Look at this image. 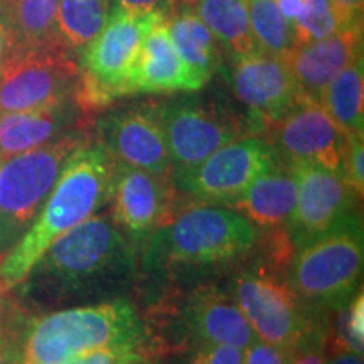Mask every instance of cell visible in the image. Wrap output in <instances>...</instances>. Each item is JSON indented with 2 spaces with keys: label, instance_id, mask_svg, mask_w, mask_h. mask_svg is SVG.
<instances>
[{
  "label": "cell",
  "instance_id": "obj_1",
  "mask_svg": "<svg viewBox=\"0 0 364 364\" xmlns=\"http://www.w3.org/2000/svg\"><path fill=\"white\" fill-rule=\"evenodd\" d=\"M139 272V250L100 211L54 240L12 292L31 314L88 306L125 299Z\"/></svg>",
  "mask_w": 364,
  "mask_h": 364
},
{
  "label": "cell",
  "instance_id": "obj_2",
  "mask_svg": "<svg viewBox=\"0 0 364 364\" xmlns=\"http://www.w3.org/2000/svg\"><path fill=\"white\" fill-rule=\"evenodd\" d=\"M115 161L98 140L86 139L70 154L43 209L19 243L0 260V282L16 289L54 240L108 206Z\"/></svg>",
  "mask_w": 364,
  "mask_h": 364
},
{
  "label": "cell",
  "instance_id": "obj_3",
  "mask_svg": "<svg viewBox=\"0 0 364 364\" xmlns=\"http://www.w3.org/2000/svg\"><path fill=\"white\" fill-rule=\"evenodd\" d=\"M257 241V226L233 208L194 201L142 241L139 267L166 275L223 267L252 253Z\"/></svg>",
  "mask_w": 364,
  "mask_h": 364
},
{
  "label": "cell",
  "instance_id": "obj_4",
  "mask_svg": "<svg viewBox=\"0 0 364 364\" xmlns=\"http://www.w3.org/2000/svg\"><path fill=\"white\" fill-rule=\"evenodd\" d=\"M113 348L136 349L154 358L147 324L127 299L31 316L22 364H66Z\"/></svg>",
  "mask_w": 364,
  "mask_h": 364
},
{
  "label": "cell",
  "instance_id": "obj_5",
  "mask_svg": "<svg viewBox=\"0 0 364 364\" xmlns=\"http://www.w3.org/2000/svg\"><path fill=\"white\" fill-rule=\"evenodd\" d=\"M364 248L359 218L299 245L287 280L309 311L321 316L343 306L358 292Z\"/></svg>",
  "mask_w": 364,
  "mask_h": 364
},
{
  "label": "cell",
  "instance_id": "obj_6",
  "mask_svg": "<svg viewBox=\"0 0 364 364\" xmlns=\"http://www.w3.org/2000/svg\"><path fill=\"white\" fill-rule=\"evenodd\" d=\"M161 12L135 14L112 9L100 34L78 54L80 85L76 102L86 115L118 98L132 97V80L140 46Z\"/></svg>",
  "mask_w": 364,
  "mask_h": 364
},
{
  "label": "cell",
  "instance_id": "obj_7",
  "mask_svg": "<svg viewBox=\"0 0 364 364\" xmlns=\"http://www.w3.org/2000/svg\"><path fill=\"white\" fill-rule=\"evenodd\" d=\"M230 294L252 327L255 338L297 349L327 332L318 314L309 311L287 280V273L265 262L245 268L233 279Z\"/></svg>",
  "mask_w": 364,
  "mask_h": 364
},
{
  "label": "cell",
  "instance_id": "obj_8",
  "mask_svg": "<svg viewBox=\"0 0 364 364\" xmlns=\"http://www.w3.org/2000/svg\"><path fill=\"white\" fill-rule=\"evenodd\" d=\"M86 139L85 130H75L43 147L4 159L0 166V260L33 226L66 159Z\"/></svg>",
  "mask_w": 364,
  "mask_h": 364
},
{
  "label": "cell",
  "instance_id": "obj_9",
  "mask_svg": "<svg viewBox=\"0 0 364 364\" xmlns=\"http://www.w3.org/2000/svg\"><path fill=\"white\" fill-rule=\"evenodd\" d=\"M152 108L169 150L171 176L193 169L223 145L265 130L252 113L241 117L216 100L176 98L152 105Z\"/></svg>",
  "mask_w": 364,
  "mask_h": 364
},
{
  "label": "cell",
  "instance_id": "obj_10",
  "mask_svg": "<svg viewBox=\"0 0 364 364\" xmlns=\"http://www.w3.org/2000/svg\"><path fill=\"white\" fill-rule=\"evenodd\" d=\"M80 63L63 46L16 49L0 68V115L76 100Z\"/></svg>",
  "mask_w": 364,
  "mask_h": 364
},
{
  "label": "cell",
  "instance_id": "obj_11",
  "mask_svg": "<svg viewBox=\"0 0 364 364\" xmlns=\"http://www.w3.org/2000/svg\"><path fill=\"white\" fill-rule=\"evenodd\" d=\"M284 166L267 136L247 135L223 145L193 169L171 176L177 193L193 201L228 206L258 177Z\"/></svg>",
  "mask_w": 364,
  "mask_h": 364
},
{
  "label": "cell",
  "instance_id": "obj_12",
  "mask_svg": "<svg viewBox=\"0 0 364 364\" xmlns=\"http://www.w3.org/2000/svg\"><path fill=\"white\" fill-rule=\"evenodd\" d=\"M265 134L285 167L317 166L343 176L348 136L318 102L300 97L285 115L265 127Z\"/></svg>",
  "mask_w": 364,
  "mask_h": 364
},
{
  "label": "cell",
  "instance_id": "obj_13",
  "mask_svg": "<svg viewBox=\"0 0 364 364\" xmlns=\"http://www.w3.org/2000/svg\"><path fill=\"white\" fill-rule=\"evenodd\" d=\"M289 169L297 184V203L285 230L295 248L358 216L356 206L361 198L338 172L317 166Z\"/></svg>",
  "mask_w": 364,
  "mask_h": 364
},
{
  "label": "cell",
  "instance_id": "obj_14",
  "mask_svg": "<svg viewBox=\"0 0 364 364\" xmlns=\"http://www.w3.org/2000/svg\"><path fill=\"white\" fill-rule=\"evenodd\" d=\"M108 206L112 221L135 247L142 245L156 228L164 225L181 208L171 177L156 176L118 162H115Z\"/></svg>",
  "mask_w": 364,
  "mask_h": 364
},
{
  "label": "cell",
  "instance_id": "obj_15",
  "mask_svg": "<svg viewBox=\"0 0 364 364\" xmlns=\"http://www.w3.org/2000/svg\"><path fill=\"white\" fill-rule=\"evenodd\" d=\"M97 134L115 162L171 177L169 150L152 105L108 112L98 120Z\"/></svg>",
  "mask_w": 364,
  "mask_h": 364
},
{
  "label": "cell",
  "instance_id": "obj_16",
  "mask_svg": "<svg viewBox=\"0 0 364 364\" xmlns=\"http://www.w3.org/2000/svg\"><path fill=\"white\" fill-rule=\"evenodd\" d=\"M225 71L235 97L263 127L285 115L302 97L284 58L262 51L238 54Z\"/></svg>",
  "mask_w": 364,
  "mask_h": 364
},
{
  "label": "cell",
  "instance_id": "obj_17",
  "mask_svg": "<svg viewBox=\"0 0 364 364\" xmlns=\"http://www.w3.org/2000/svg\"><path fill=\"white\" fill-rule=\"evenodd\" d=\"M182 338L196 344H230L248 348L255 338L252 327L231 297L218 285H198L176 309Z\"/></svg>",
  "mask_w": 364,
  "mask_h": 364
},
{
  "label": "cell",
  "instance_id": "obj_18",
  "mask_svg": "<svg viewBox=\"0 0 364 364\" xmlns=\"http://www.w3.org/2000/svg\"><path fill=\"white\" fill-rule=\"evenodd\" d=\"M363 54V31L344 29L297 44L285 58L300 95L318 102L326 86Z\"/></svg>",
  "mask_w": 364,
  "mask_h": 364
},
{
  "label": "cell",
  "instance_id": "obj_19",
  "mask_svg": "<svg viewBox=\"0 0 364 364\" xmlns=\"http://www.w3.org/2000/svg\"><path fill=\"white\" fill-rule=\"evenodd\" d=\"M86 113L76 100L33 112L0 115V157L27 152L75 130H83Z\"/></svg>",
  "mask_w": 364,
  "mask_h": 364
},
{
  "label": "cell",
  "instance_id": "obj_20",
  "mask_svg": "<svg viewBox=\"0 0 364 364\" xmlns=\"http://www.w3.org/2000/svg\"><path fill=\"white\" fill-rule=\"evenodd\" d=\"M132 91L134 95L189 91L188 75L167 29V16L159 17L144 36Z\"/></svg>",
  "mask_w": 364,
  "mask_h": 364
},
{
  "label": "cell",
  "instance_id": "obj_21",
  "mask_svg": "<svg viewBox=\"0 0 364 364\" xmlns=\"http://www.w3.org/2000/svg\"><path fill=\"white\" fill-rule=\"evenodd\" d=\"M167 29L188 75L189 91L201 90L223 68L220 43L193 9L172 11Z\"/></svg>",
  "mask_w": 364,
  "mask_h": 364
},
{
  "label": "cell",
  "instance_id": "obj_22",
  "mask_svg": "<svg viewBox=\"0 0 364 364\" xmlns=\"http://www.w3.org/2000/svg\"><path fill=\"white\" fill-rule=\"evenodd\" d=\"M297 203V184L289 167L267 172L258 177L240 198L228 206L243 215L255 226L265 230L287 228Z\"/></svg>",
  "mask_w": 364,
  "mask_h": 364
},
{
  "label": "cell",
  "instance_id": "obj_23",
  "mask_svg": "<svg viewBox=\"0 0 364 364\" xmlns=\"http://www.w3.org/2000/svg\"><path fill=\"white\" fill-rule=\"evenodd\" d=\"M318 103L346 136L364 132V68L363 54L326 86Z\"/></svg>",
  "mask_w": 364,
  "mask_h": 364
},
{
  "label": "cell",
  "instance_id": "obj_24",
  "mask_svg": "<svg viewBox=\"0 0 364 364\" xmlns=\"http://www.w3.org/2000/svg\"><path fill=\"white\" fill-rule=\"evenodd\" d=\"M58 4L59 0H9L2 14L16 49L63 46L58 38Z\"/></svg>",
  "mask_w": 364,
  "mask_h": 364
},
{
  "label": "cell",
  "instance_id": "obj_25",
  "mask_svg": "<svg viewBox=\"0 0 364 364\" xmlns=\"http://www.w3.org/2000/svg\"><path fill=\"white\" fill-rule=\"evenodd\" d=\"M193 11L231 56L258 51L250 26L248 0H199Z\"/></svg>",
  "mask_w": 364,
  "mask_h": 364
},
{
  "label": "cell",
  "instance_id": "obj_26",
  "mask_svg": "<svg viewBox=\"0 0 364 364\" xmlns=\"http://www.w3.org/2000/svg\"><path fill=\"white\" fill-rule=\"evenodd\" d=\"M110 11L108 0H59V43L78 56L107 24Z\"/></svg>",
  "mask_w": 364,
  "mask_h": 364
},
{
  "label": "cell",
  "instance_id": "obj_27",
  "mask_svg": "<svg viewBox=\"0 0 364 364\" xmlns=\"http://www.w3.org/2000/svg\"><path fill=\"white\" fill-rule=\"evenodd\" d=\"M248 16L258 51L284 59L292 53L294 29L275 0H248Z\"/></svg>",
  "mask_w": 364,
  "mask_h": 364
},
{
  "label": "cell",
  "instance_id": "obj_28",
  "mask_svg": "<svg viewBox=\"0 0 364 364\" xmlns=\"http://www.w3.org/2000/svg\"><path fill=\"white\" fill-rule=\"evenodd\" d=\"M332 326L327 327V349L363 354L364 344V297L359 289L348 302L336 309Z\"/></svg>",
  "mask_w": 364,
  "mask_h": 364
},
{
  "label": "cell",
  "instance_id": "obj_29",
  "mask_svg": "<svg viewBox=\"0 0 364 364\" xmlns=\"http://www.w3.org/2000/svg\"><path fill=\"white\" fill-rule=\"evenodd\" d=\"M295 46L327 38L341 31L331 0H306L302 16L294 24Z\"/></svg>",
  "mask_w": 364,
  "mask_h": 364
},
{
  "label": "cell",
  "instance_id": "obj_30",
  "mask_svg": "<svg viewBox=\"0 0 364 364\" xmlns=\"http://www.w3.org/2000/svg\"><path fill=\"white\" fill-rule=\"evenodd\" d=\"M29 318L31 312L17 300L11 312L0 321V364H22Z\"/></svg>",
  "mask_w": 364,
  "mask_h": 364
},
{
  "label": "cell",
  "instance_id": "obj_31",
  "mask_svg": "<svg viewBox=\"0 0 364 364\" xmlns=\"http://www.w3.org/2000/svg\"><path fill=\"white\" fill-rule=\"evenodd\" d=\"M364 139L363 135L348 136L343 159V179L349 188L363 198L364 191Z\"/></svg>",
  "mask_w": 364,
  "mask_h": 364
},
{
  "label": "cell",
  "instance_id": "obj_32",
  "mask_svg": "<svg viewBox=\"0 0 364 364\" xmlns=\"http://www.w3.org/2000/svg\"><path fill=\"white\" fill-rule=\"evenodd\" d=\"M186 364H243V349L230 344H196Z\"/></svg>",
  "mask_w": 364,
  "mask_h": 364
},
{
  "label": "cell",
  "instance_id": "obj_33",
  "mask_svg": "<svg viewBox=\"0 0 364 364\" xmlns=\"http://www.w3.org/2000/svg\"><path fill=\"white\" fill-rule=\"evenodd\" d=\"M294 356L292 349L257 339L243 349V364H292Z\"/></svg>",
  "mask_w": 364,
  "mask_h": 364
},
{
  "label": "cell",
  "instance_id": "obj_34",
  "mask_svg": "<svg viewBox=\"0 0 364 364\" xmlns=\"http://www.w3.org/2000/svg\"><path fill=\"white\" fill-rule=\"evenodd\" d=\"M145 361H150V358L144 351L113 348L100 349V351L90 353L78 359H73V361L66 364H140Z\"/></svg>",
  "mask_w": 364,
  "mask_h": 364
},
{
  "label": "cell",
  "instance_id": "obj_35",
  "mask_svg": "<svg viewBox=\"0 0 364 364\" xmlns=\"http://www.w3.org/2000/svg\"><path fill=\"white\" fill-rule=\"evenodd\" d=\"M341 31H363L364 0H331Z\"/></svg>",
  "mask_w": 364,
  "mask_h": 364
},
{
  "label": "cell",
  "instance_id": "obj_36",
  "mask_svg": "<svg viewBox=\"0 0 364 364\" xmlns=\"http://www.w3.org/2000/svg\"><path fill=\"white\" fill-rule=\"evenodd\" d=\"M327 332L318 334L295 351L292 364H326Z\"/></svg>",
  "mask_w": 364,
  "mask_h": 364
},
{
  "label": "cell",
  "instance_id": "obj_37",
  "mask_svg": "<svg viewBox=\"0 0 364 364\" xmlns=\"http://www.w3.org/2000/svg\"><path fill=\"white\" fill-rule=\"evenodd\" d=\"M110 9H122L135 14H152L161 12L167 17L172 12V0H108Z\"/></svg>",
  "mask_w": 364,
  "mask_h": 364
},
{
  "label": "cell",
  "instance_id": "obj_38",
  "mask_svg": "<svg viewBox=\"0 0 364 364\" xmlns=\"http://www.w3.org/2000/svg\"><path fill=\"white\" fill-rule=\"evenodd\" d=\"M16 49V43H14L12 33L9 29V24L4 17V14L0 12V68L4 66V63L11 58V54Z\"/></svg>",
  "mask_w": 364,
  "mask_h": 364
},
{
  "label": "cell",
  "instance_id": "obj_39",
  "mask_svg": "<svg viewBox=\"0 0 364 364\" xmlns=\"http://www.w3.org/2000/svg\"><path fill=\"white\" fill-rule=\"evenodd\" d=\"M326 364H363V354L327 349Z\"/></svg>",
  "mask_w": 364,
  "mask_h": 364
},
{
  "label": "cell",
  "instance_id": "obj_40",
  "mask_svg": "<svg viewBox=\"0 0 364 364\" xmlns=\"http://www.w3.org/2000/svg\"><path fill=\"white\" fill-rule=\"evenodd\" d=\"M16 302L17 300L14 297L12 290H9L7 287H4L2 282H0V321L11 312V309L16 306Z\"/></svg>",
  "mask_w": 364,
  "mask_h": 364
},
{
  "label": "cell",
  "instance_id": "obj_41",
  "mask_svg": "<svg viewBox=\"0 0 364 364\" xmlns=\"http://www.w3.org/2000/svg\"><path fill=\"white\" fill-rule=\"evenodd\" d=\"M199 0H172V11L176 9H193Z\"/></svg>",
  "mask_w": 364,
  "mask_h": 364
},
{
  "label": "cell",
  "instance_id": "obj_42",
  "mask_svg": "<svg viewBox=\"0 0 364 364\" xmlns=\"http://www.w3.org/2000/svg\"><path fill=\"white\" fill-rule=\"evenodd\" d=\"M6 4H7V0H0V12H2V9L6 7Z\"/></svg>",
  "mask_w": 364,
  "mask_h": 364
},
{
  "label": "cell",
  "instance_id": "obj_43",
  "mask_svg": "<svg viewBox=\"0 0 364 364\" xmlns=\"http://www.w3.org/2000/svg\"><path fill=\"white\" fill-rule=\"evenodd\" d=\"M2 161H4V159H2V157H0V166H2Z\"/></svg>",
  "mask_w": 364,
  "mask_h": 364
},
{
  "label": "cell",
  "instance_id": "obj_44",
  "mask_svg": "<svg viewBox=\"0 0 364 364\" xmlns=\"http://www.w3.org/2000/svg\"><path fill=\"white\" fill-rule=\"evenodd\" d=\"M140 364H150V361H145V363H140Z\"/></svg>",
  "mask_w": 364,
  "mask_h": 364
},
{
  "label": "cell",
  "instance_id": "obj_45",
  "mask_svg": "<svg viewBox=\"0 0 364 364\" xmlns=\"http://www.w3.org/2000/svg\"><path fill=\"white\" fill-rule=\"evenodd\" d=\"M7 2H9V0H7Z\"/></svg>",
  "mask_w": 364,
  "mask_h": 364
}]
</instances>
